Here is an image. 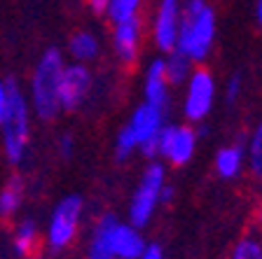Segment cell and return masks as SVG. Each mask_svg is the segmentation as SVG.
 <instances>
[{
    "mask_svg": "<svg viewBox=\"0 0 262 259\" xmlns=\"http://www.w3.org/2000/svg\"><path fill=\"white\" fill-rule=\"evenodd\" d=\"M213 40H215V12L204 0L180 3V28L176 49L185 54L192 63H199L211 54Z\"/></svg>",
    "mask_w": 262,
    "mask_h": 259,
    "instance_id": "obj_1",
    "label": "cell"
},
{
    "mask_svg": "<svg viewBox=\"0 0 262 259\" xmlns=\"http://www.w3.org/2000/svg\"><path fill=\"white\" fill-rule=\"evenodd\" d=\"M63 56L59 49H47L40 56L31 77V108L40 119L49 122L61 112L59 105V80L63 70Z\"/></svg>",
    "mask_w": 262,
    "mask_h": 259,
    "instance_id": "obj_2",
    "label": "cell"
},
{
    "mask_svg": "<svg viewBox=\"0 0 262 259\" xmlns=\"http://www.w3.org/2000/svg\"><path fill=\"white\" fill-rule=\"evenodd\" d=\"M5 89L10 96L7 114L3 122V147H5V157L10 163H19L26 154L28 138H31V105H28L24 91L19 89L14 77L5 80Z\"/></svg>",
    "mask_w": 262,
    "mask_h": 259,
    "instance_id": "obj_3",
    "label": "cell"
},
{
    "mask_svg": "<svg viewBox=\"0 0 262 259\" xmlns=\"http://www.w3.org/2000/svg\"><path fill=\"white\" fill-rule=\"evenodd\" d=\"M164 182H166V171L162 163H150L143 171L141 182H138L136 192L131 196L129 205V224L136 229H143L147 222L152 220L155 208L159 205V192H162Z\"/></svg>",
    "mask_w": 262,
    "mask_h": 259,
    "instance_id": "obj_4",
    "label": "cell"
},
{
    "mask_svg": "<svg viewBox=\"0 0 262 259\" xmlns=\"http://www.w3.org/2000/svg\"><path fill=\"white\" fill-rule=\"evenodd\" d=\"M82 196L68 194L56 203L54 213L49 217L47 224V248L49 250H63L73 243L77 233V224L82 217Z\"/></svg>",
    "mask_w": 262,
    "mask_h": 259,
    "instance_id": "obj_5",
    "label": "cell"
},
{
    "mask_svg": "<svg viewBox=\"0 0 262 259\" xmlns=\"http://www.w3.org/2000/svg\"><path fill=\"white\" fill-rule=\"evenodd\" d=\"M213 103H215V80H213V75L204 68L192 70L190 77H187L183 114L190 122H204L211 114Z\"/></svg>",
    "mask_w": 262,
    "mask_h": 259,
    "instance_id": "obj_6",
    "label": "cell"
},
{
    "mask_svg": "<svg viewBox=\"0 0 262 259\" xmlns=\"http://www.w3.org/2000/svg\"><path fill=\"white\" fill-rule=\"evenodd\" d=\"M196 150V131L192 126L164 124L157 135V157H164L173 166H185L192 161Z\"/></svg>",
    "mask_w": 262,
    "mask_h": 259,
    "instance_id": "obj_7",
    "label": "cell"
},
{
    "mask_svg": "<svg viewBox=\"0 0 262 259\" xmlns=\"http://www.w3.org/2000/svg\"><path fill=\"white\" fill-rule=\"evenodd\" d=\"M92 91V73L84 63H68L59 80V105L66 112H75Z\"/></svg>",
    "mask_w": 262,
    "mask_h": 259,
    "instance_id": "obj_8",
    "label": "cell"
},
{
    "mask_svg": "<svg viewBox=\"0 0 262 259\" xmlns=\"http://www.w3.org/2000/svg\"><path fill=\"white\" fill-rule=\"evenodd\" d=\"M180 28V0H159L157 16H155L152 38L159 52L169 54L176 49Z\"/></svg>",
    "mask_w": 262,
    "mask_h": 259,
    "instance_id": "obj_9",
    "label": "cell"
},
{
    "mask_svg": "<svg viewBox=\"0 0 262 259\" xmlns=\"http://www.w3.org/2000/svg\"><path fill=\"white\" fill-rule=\"evenodd\" d=\"M141 33H143V26L138 16H131V19H126L122 23H115L113 47L122 63H134L136 61L138 47H141Z\"/></svg>",
    "mask_w": 262,
    "mask_h": 259,
    "instance_id": "obj_10",
    "label": "cell"
},
{
    "mask_svg": "<svg viewBox=\"0 0 262 259\" xmlns=\"http://www.w3.org/2000/svg\"><path fill=\"white\" fill-rule=\"evenodd\" d=\"M162 126H164V110L155 108L150 103L138 105V108L134 110V114H131V122H129V129L134 131V135H136L138 147L150 143V140H157Z\"/></svg>",
    "mask_w": 262,
    "mask_h": 259,
    "instance_id": "obj_11",
    "label": "cell"
},
{
    "mask_svg": "<svg viewBox=\"0 0 262 259\" xmlns=\"http://www.w3.org/2000/svg\"><path fill=\"white\" fill-rule=\"evenodd\" d=\"M110 245H113V257L117 259H138L145 248L141 231L131 224L117 220V224L113 227V236H110Z\"/></svg>",
    "mask_w": 262,
    "mask_h": 259,
    "instance_id": "obj_12",
    "label": "cell"
},
{
    "mask_svg": "<svg viewBox=\"0 0 262 259\" xmlns=\"http://www.w3.org/2000/svg\"><path fill=\"white\" fill-rule=\"evenodd\" d=\"M143 93H145V103H150V105H155V108H159V110L166 112L171 98H169V82H166V73H164V59H155L152 63L147 65Z\"/></svg>",
    "mask_w": 262,
    "mask_h": 259,
    "instance_id": "obj_13",
    "label": "cell"
},
{
    "mask_svg": "<svg viewBox=\"0 0 262 259\" xmlns=\"http://www.w3.org/2000/svg\"><path fill=\"white\" fill-rule=\"evenodd\" d=\"M115 224H117V217L113 213L103 215L96 222L92 233V245H89V259H115L113 245H110V236H113Z\"/></svg>",
    "mask_w": 262,
    "mask_h": 259,
    "instance_id": "obj_14",
    "label": "cell"
},
{
    "mask_svg": "<svg viewBox=\"0 0 262 259\" xmlns=\"http://www.w3.org/2000/svg\"><path fill=\"white\" fill-rule=\"evenodd\" d=\"M24 180L19 175H12L3 189H0V220H10L12 215H16V210L24 203Z\"/></svg>",
    "mask_w": 262,
    "mask_h": 259,
    "instance_id": "obj_15",
    "label": "cell"
},
{
    "mask_svg": "<svg viewBox=\"0 0 262 259\" xmlns=\"http://www.w3.org/2000/svg\"><path fill=\"white\" fill-rule=\"evenodd\" d=\"M68 52L75 59V63H87V61H94L101 52V44H98V38L89 31H77L75 35L68 42Z\"/></svg>",
    "mask_w": 262,
    "mask_h": 259,
    "instance_id": "obj_16",
    "label": "cell"
},
{
    "mask_svg": "<svg viewBox=\"0 0 262 259\" xmlns=\"http://www.w3.org/2000/svg\"><path fill=\"white\" fill-rule=\"evenodd\" d=\"M244 168V150L239 145H229V147H220L215 154V171L220 178L232 180L236 178Z\"/></svg>",
    "mask_w": 262,
    "mask_h": 259,
    "instance_id": "obj_17",
    "label": "cell"
},
{
    "mask_svg": "<svg viewBox=\"0 0 262 259\" xmlns=\"http://www.w3.org/2000/svg\"><path fill=\"white\" fill-rule=\"evenodd\" d=\"M164 73H166L169 86H178L183 82H187V77H190L192 61L185 54H180L178 49H173V52H169V59H164Z\"/></svg>",
    "mask_w": 262,
    "mask_h": 259,
    "instance_id": "obj_18",
    "label": "cell"
},
{
    "mask_svg": "<svg viewBox=\"0 0 262 259\" xmlns=\"http://www.w3.org/2000/svg\"><path fill=\"white\" fill-rule=\"evenodd\" d=\"M35 245H38V224H35V220L26 217L19 222V227L14 231V252L19 257H28Z\"/></svg>",
    "mask_w": 262,
    "mask_h": 259,
    "instance_id": "obj_19",
    "label": "cell"
},
{
    "mask_svg": "<svg viewBox=\"0 0 262 259\" xmlns=\"http://www.w3.org/2000/svg\"><path fill=\"white\" fill-rule=\"evenodd\" d=\"M143 0H108V19L113 23H122L131 16H138V10H141Z\"/></svg>",
    "mask_w": 262,
    "mask_h": 259,
    "instance_id": "obj_20",
    "label": "cell"
},
{
    "mask_svg": "<svg viewBox=\"0 0 262 259\" xmlns=\"http://www.w3.org/2000/svg\"><path fill=\"white\" fill-rule=\"evenodd\" d=\"M136 150H138V140L134 135V131L129 129V124L122 126L117 131V138H115V159L117 161H126Z\"/></svg>",
    "mask_w": 262,
    "mask_h": 259,
    "instance_id": "obj_21",
    "label": "cell"
},
{
    "mask_svg": "<svg viewBox=\"0 0 262 259\" xmlns=\"http://www.w3.org/2000/svg\"><path fill=\"white\" fill-rule=\"evenodd\" d=\"M248 168L255 178H262V122L255 126L248 145Z\"/></svg>",
    "mask_w": 262,
    "mask_h": 259,
    "instance_id": "obj_22",
    "label": "cell"
},
{
    "mask_svg": "<svg viewBox=\"0 0 262 259\" xmlns=\"http://www.w3.org/2000/svg\"><path fill=\"white\" fill-rule=\"evenodd\" d=\"M232 259H262V243L255 238H241L232 250Z\"/></svg>",
    "mask_w": 262,
    "mask_h": 259,
    "instance_id": "obj_23",
    "label": "cell"
},
{
    "mask_svg": "<svg viewBox=\"0 0 262 259\" xmlns=\"http://www.w3.org/2000/svg\"><path fill=\"white\" fill-rule=\"evenodd\" d=\"M241 93V77L239 75H232L227 82V86H225V101L232 105V103H236V98H239Z\"/></svg>",
    "mask_w": 262,
    "mask_h": 259,
    "instance_id": "obj_24",
    "label": "cell"
},
{
    "mask_svg": "<svg viewBox=\"0 0 262 259\" xmlns=\"http://www.w3.org/2000/svg\"><path fill=\"white\" fill-rule=\"evenodd\" d=\"M73 147H75V138L71 133H63L59 138V154L63 159H71L73 157Z\"/></svg>",
    "mask_w": 262,
    "mask_h": 259,
    "instance_id": "obj_25",
    "label": "cell"
},
{
    "mask_svg": "<svg viewBox=\"0 0 262 259\" xmlns=\"http://www.w3.org/2000/svg\"><path fill=\"white\" fill-rule=\"evenodd\" d=\"M138 259H164V250L159 243H145V248H143L141 257Z\"/></svg>",
    "mask_w": 262,
    "mask_h": 259,
    "instance_id": "obj_26",
    "label": "cell"
},
{
    "mask_svg": "<svg viewBox=\"0 0 262 259\" xmlns=\"http://www.w3.org/2000/svg\"><path fill=\"white\" fill-rule=\"evenodd\" d=\"M7 105H10V96H7L5 82H0V126H3V122H5V114H7Z\"/></svg>",
    "mask_w": 262,
    "mask_h": 259,
    "instance_id": "obj_27",
    "label": "cell"
},
{
    "mask_svg": "<svg viewBox=\"0 0 262 259\" xmlns=\"http://www.w3.org/2000/svg\"><path fill=\"white\" fill-rule=\"evenodd\" d=\"M173 196H176V189H173V187H169V184L164 182L162 192H159V205L171 203V201H173Z\"/></svg>",
    "mask_w": 262,
    "mask_h": 259,
    "instance_id": "obj_28",
    "label": "cell"
},
{
    "mask_svg": "<svg viewBox=\"0 0 262 259\" xmlns=\"http://www.w3.org/2000/svg\"><path fill=\"white\" fill-rule=\"evenodd\" d=\"M89 10L94 12V14H105V10H108V0H87Z\"/></svg>",
    "mask_w": 262,
    "mask_h": 259,
    "instance_id": "obj_29",
    "label": "cell"
},
{
    "mask_svg": "<svg viewBox=\"0 0 262 259\" xmlns=\"http://www.w3.org/2000/svg\"><path fill=\"white\" fill-rule=\"evenodd\" d=\"M255 14H257V23L262 26V0H257V7H255Z\"/></svg>",
    "mask_w": 262,
    "mask_h": 259,
    "instance_id": "obj_30",
    "label": "cell"
},
{
    "mask_svg": "<svg viewBox=\"0 0 262 259\" xmlns=\"http://www.w3.org/2000/svg\"><path fill=\"white\" fill-rule=\"evenodd\" d=\"M31 259H47V257H31Z\"/></svg>",
    "mask_w": 262,
    "mask_h": 259,
    "instance_id": "obj_31",
    "label": "cell"
},
{
    "mask_svg": "<svg viewBox=\"0 0 262 259\" xmlns=\"http://www.w3.org/2000/svg\"><path fill=\"white\" fill-rule=\"evenodd\" d=\"M260 224H262V210H260Z\"/></svg>",
    "mask_w": 262,
    "mask_h": 259,
    "instance_id": "obj_32",
    "label": "cell"
}]
</instances>
